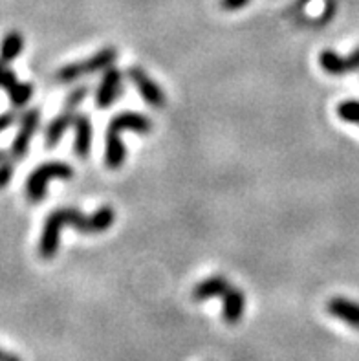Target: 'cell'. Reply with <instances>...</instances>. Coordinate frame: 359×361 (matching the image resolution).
Returning <instances> with one entry per match:
<instances>
[{"label": "cell", "instance_id": "6da1fadb", "mask_svg": "<svg viewBox=\"0 0 359 361\" xmlns=\"http://www.w3.org/2000/svg\"><path fill=\"white\" fill-rule=\"evenodd\" d=\"M116 213L110 205H103L94 214H83L74 207H61L46 217L41 240H39V255L50 261L57 255L59 250V237L62 228H74L81 233H103L112 228Z\"/></svg>", "mask_w": 359, "mask_h": 361}, {"label": "cell", "instance_id": "7a4b0ae2", "mask_svg": "<svg viewBox=\"0 0 359 361\" xmlns=\"http://www.w3.org/2000/svg\"><path fill=\"white\" fill-rule=\"evenodd\" d=\"M125 130H134L137 134H149L152 130V121L140 112H121L110 119L107 127V149H104V163L109 169H119L123 165L127 151H125L121 134Z\"/></svg>", "mask_w": 359, "mask_h": 361}, {"label": "cell", "instance_id": "3957f363", "mask_svg": "<svg viewBox=\"0 0 359 361\" xmlns=\"http://www.w3.org/2000/svg\"><path fill=\"white\" fill-rule=\"evenodd\" d=\"M74 178V169L70 163L59 162H44L29 172L28 180H26V196L29 202H41L46 196V187L52 180H72Z\"/></svg>", "mask_w": 359, "mask_h": 361}, {"label": "cell", "instance_id": "277c9868", "mask_svg": "<svg viewBox=\"0 0 359 361\" xmlns=\"http://www.w3.org/2000/svg\"><path fill=\"white\" fill-rule=\"evenodd\" d=\"M118 57V50L112 46H107L103 50L92 55L90 59L86 61H74V62H68L61 70L57 71V81L59 83H74L77 81L79 77H85L88 74H94V71H101V70H107L114 64Z\"/></svg>", "mask_w": 359, "mask_h": 361}, {"label": "cell", "instance_id": "5b68a950", "mask_svg": "<svg viewBox=\"0 0 359 361\" xmlns=\"http://www.w3.org/2000/svg\"><path fill=\"white\" fill-rule=\"evenodd\" d=\"M88 95V86H79V88H74V90L68 94L67 101H65V107H62V112L59 116L50 121V125L46 127V134H44V143L46 147H55L57 143L61 142L62 134L67 132L68 128L74 125V119H76V109L86 100Z\"/></svg>", "mask_w": 359, "mask_h": 361}, {"label": "cell", "instance_id": "8992f818", "mask_svg": "<svg viewBox=\"0 0 359 361\" xmlns=\"http://www.w3.org/2000/svg\"><path fill=\"white\" fill-rule=\"evenodd\" d=\"M39 123H41V112L37 109H29L28 112H24L20 116V127L15 134L13 142H11L10 149V158L11 160H20L28 154L29 143H32V138L34 134L37 132Z\"/></svg>", "mask_w": 359, "mask_h": 361}, {"label": "cell", "instance_id": "52a82bcc", "mask_svg": "<svg viewBox=\"0 0 359 361\" xmlns=\"http://www.w3.org/2000/svg\"><path fill=\"white\" fill-rule=\"evenodd\" d=\"M127 77L134 83L136 90L142 94V97L149 103V105L154 107V109L165 107V94H163V90H161L160 85H158L156 81H152L151 77H149V74H147L143 68L130 67L127 71Z\"/></svg>", "mask_w": 359, "mask_h": 361}, {"label": "cell", "instance_id": "ba28073f", "mask_svg": "<svg viewBox=\"0 0 359 361\" xmlns=\"http://www.w3.org/2000/svg\"><path fill=\"white\" fill-rule=\"evenodd\" d=\"M121 92H123V71L114 67L107 68L103 79H101L100 86H97V92H95V105H97V109H109L114 101L121 95Z\"/></svg>", "mask_w": 359, "mask_h": 361}, {"label": "cell", "instance_id": "9c48e42d", "mask_svg": "<svg viewBox=\"0 0 359 361\" xmlns=\"http://www.w3.org/2000/svg\"><path fill=\"white\" fill-rule=\"evenodd\" d=\"M319 64L330 76H345L350 71L359 70V48H355L348 57H341L334 50H325L319 55Z\"/></svg>", "mask_w": 359, "mask_h": 361}, {"label": "cell", "instance_id": "30bf717a", "mask_svg": "<svg viewBox=\"0 0 359 361\" xmlns=\"http://www.w3.org/2000/svg\"><path fill=\"white\" fill-rule=\"evenodd\" d=\"M0 86L8 92L11 100V105L15 109H20L32 100V95H34V86L29 85V83H22L17 79L15 76V71L10 70V68H6L2 77H0Z\"/></svg>", "mask_w": 359, "mask_h": 361}, {"label": "cell", "instance_id": "8fae6325", "mask_svg": "<svg viewBox=\"0 0 359 361\" xmlns=\"http://www.w3.org/2000/svg\"><path fill=\"white\" fill-rule=\"evenodd\" d=\"M326 310L339 321H345L350 328L359 330V303L346 297H332L326 303Z\"/></svg>", "mask_w": 359, "mask_h": 361}, {"label": "cell", "instance_id": "7c38bea8", "mask_svg": "<svg viewBox=\"0 0 359 361\" xmlns=\"http://www.w3.org/2000/svg\"><path fill=\"white\" fill-rule=\"evenodd\" d=\"M224 299V310L222 318L226 323L235 325L244 318V310H246V295L241 288L229 286L222 295Z\"/></svg>", "mask_w": 359, "mask_h": 361}, {"label": "cell", "instance_id": "4fadbf2b", "mask_svg": "<svg viewBox=\"0 0 359 361\" xmlns=\"http://www.w3.org/2000/svg\"><path fill=\"white\" fill-rule=\"evenodd\" d=\"M74 152L77 158H88L90 149H92V121L86 114H76L74 119Z\"/></svg>", "mask_w": 359, "mask_h": 361}, {"label": "cell", "instance_id": "5bb4252c", "mask_svg": "<svg viewBox=\"0 0 359 361\" xmlns=\"http://www.w3.org/2000/svg\"><path fill=\"white\" fill-rule=\"evenodd\" d=\"M229 280L222 275H213L208 277L205 280H202L200 285H196L193 288V301H208L211 297H222L224 292L229 288Z\"/></svg>", "mask_w": 359, "mask_h": 361}, {"label": "cell", "instance_id": "9a60e30c", "mask_svg": "<svg viewBox=\"0 0 359 361\" xmlns=\"http://www.w3.org/2000/svg\"><path fill=\"white\" fill-rule=\"evenodd\" d=\"M24 50V37L20 32L13 29L10 34H6L0 43V61L2 62H11L19 57Z\"/></svg>", "mask_w": 359, "mask_h": 361}, {"label": "cell", "instance_id": "2e32d148", "mask_svg": "<svg viewBox=\"0 0 359 361\" xmlns=\"http://www.w3.org/2000/svg\"><path fill=\"white\" fill-rule=\"evenodd\" d=\"M337 116L346 123L359 125V100L341 101L337 105Z\"/></svg>", "mask_w": 359, "mask_h": 361}, {"label": "cell", "instance_id": "e0dca14e", "mask_svg": "<svg viewBox=\"0 0 359 361\" xmlns=\"http://www.w3.org/2000/svg\"><path fill=\"white\" fill-rule=\"evenodd\" d=\"M11 178H13V162L4 158L0 162V189H6L10 186Z\"/></svg>", "mask_w": 359, "mask_h": 361}, {"label": "cell", "instance_id": "ac0fdd59", "mask_svg": "<svg viewBox=\"0 0 359 361\" xmlns=\"http://www.w3.org/2000/svg\"><path fill=\"white\" fill-rule=\"evenodd\" d=\"M250 4V0H220V8L226 11H236L246 8Z\"/></svg>", "mask_w": 359, "mask_h": 361}, {"label": "cell", "instance_id": "d6986e66", "mask_svg": "<svg viewBox=\"0 0 359 361\" xmlns=\"http://www.w3.org/2000/svg\"><path fill=\"white\" fill-rule=\"evenodd\" d=\"M15 121H17V114H15L13 110H8L4 114H0V134L4 132V130H8Z\"/></svg>", "mask_w": 359, "mask_h": 361}, {"label": "cell", "instance_id": "ffe728a7", "mask_svg": "<svg viewBox=\"0 0 359 361\" xmlns=\"http://www.w3.org/2000/svg\"><path fill=\"white\" fill-rule=\"evenodd\" d=\"M0 361H22L19 356H15L13 352H6L0 348Z\"/></svg>", "mask_w": 359, "mask_h": 361}, {"label": "cell", "instance_id": "44dd1931", "mask_svg": "<svg viewBox=\"0 0 359 361\" xmlns=\"http://www.w3.org/2000/svg\"><path fill=\"white\" fill-rule=\"evenodd\" d=\"M2 160H4V152L0 151V162H2Z\"/></svg>", "mask_w": 359, "mask_h": 361}]
</instances>
